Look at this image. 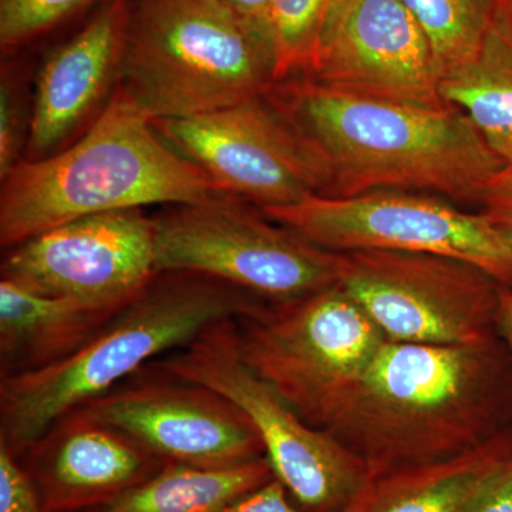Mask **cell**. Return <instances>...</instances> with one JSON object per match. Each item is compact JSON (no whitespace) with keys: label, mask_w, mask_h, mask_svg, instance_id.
Instances as JSON below:
<instances>
[{"label":"cell","mask_w":512,"mask_h":512,"mask_svg":"<svg viewBox=\"0 0 512 512\" xmlns=\"http://www.w3.org/2000/svg\"><path fill=\"white\" fill-rule=\"evenodd\" d=\"M154 127L225 194L264 208L288 207L320 192L315 165L264 94L224 109Z\"/></svg>","instance_id":"cell-11"},{"label":"cell","mask_w":512,"mask_h":512,"mask_svg":"<svg viewBox=\"0 0 512 512\" xmlns=\"http://www.w3.org/2000/svg\"><path fill=\"white\" fill-rule=\"evenodd\" d=\"M157 274L154 217L104 212L6 249L0 276L37 295L126 306Z\"/></svg>","instance_id":"cell-12"},{"label":"cell","mask_w":512,"mask_h":512,"mask_svg":"<svg viewBox=\"0 0 512 512\" xmlns=\"http://www.w3.org/2000/svg\"><path fill=\"white\" fill-rule=\"evenodd\" d=\"M511 427L463 456L370 476L342 512H471L510 443Z\"/></svg>","instance_id":"cell-18"},{"label":"cell","mask_w":512,"mask_h":512,"mask_svg":"<svg viewBox=\"0 0 512 512\" xmlns=\"http://www.w3.org/2000/svg\"><path fill=\"white\" fill-rule=\"evenodd\" d=\"M220 512H301L293 503L285 485L271 478L251 493L242 495Z\"/></svg>","instance_id":"cell-27"},{"label":"cell","mask_w":512,"mask_h":512,"mask_svg":"<svg viewBox=\"0 0 512 512\" xmlns=\"http://www.w3.org/2000/svg\"><path fill=\"white\" fill-rule=\"evenodd\" d=\"M306 77L357 96L444 104L429 40L402 0H332Z\"/></svg>","instance_id":"cell-14"},{"label":"cell","mask_w":512,"mask_h":512,"mask_svg":"<svg viewBox=\"0 0 512 512\" xmlns=\"http://www.w3.org/2000/svg\"><path fill=\"white\" fill-rule=\"evenodd\" d=\"M0 512H46L18 457L0 443Z\"/></svg>","instance_id":"cell-25"},{"label":"cell","mask_w":512,"mask_h":512,"mask_svg":"<svg viewBox=\"0 0 512 512\" xmlns=\"http://www.w3.org/2000/svg\"><path fill=\"white\" fill-rule=\"evenodd\" d=\"M500 332L512 349V291L508 288L501 295Z\"/></svg>","instance_id":"cell-30"},{"label":"cell","mask_w":512,"mask_h":512,"mask_svg":"<svg viewBox=\"0 0 512 512\" xmlns=\"http://www.w3.org/2000/svg\"><path fill=\"white\" fill-rule=\"evenodd\" d=\"M148 369L215 390L237 404L259 434L278 478L301 512H342L369 480L365 461L303 421L242 359L238 320L202 330Z\"/></svg>","instance_id":"cell-6"},{"label":"cell","mask_w":512,"mask_h":512,"mask_svg":"<svg viewBox=\"0 0 512 512\" xmlns=\"http://www.w3.org/2000/svg\"><path fill=\"white\" fill-rule=\"evenodd\" d=\"M18 70L3 67L0 76V180L25 160L32 106Z\"/></svg>","instance_id":"cell-24"},{"label":"cell","mask_w":512,"mask_h":512,"mask_svg":"<svg viewBox=\"0 0 512 512\" xmlns=\"http://www.w3.org/2000/svg\"><path fill=\"white\" fill-rule=\"evenodd\" d=\"M487 212V211H484ZM493 220L495 227L501 232L505 241L511 245L512 248V214H498V212H487Z\"/></svg>","instance_id":"cell-31"},{"label":"cell","mask_w":512,"mask_h":512,"mask_svg":"<svg viewBox=\"0 0 512 512\" xmlns=\"http://www.w3.org/2000/svg\"><path fill=\"white\" fill-rule=\"evenodd\" d=\"M46 512L99 510L165 466L123 431L77 407L18 454Z\"/></svg>","instance_id":"cell-16"},{"label":"cell","mask_w":512,"mask_h":512,"mask_svg":"<svg viewBox=\"0 0 512 512\" xmlns=\"http://www.w3.org/2000/svg\"><path fill=\"white\" fill-rule=\"evenodd\" d=\"M225 194L158 134L119 86L92 127L42 160H23L0 188V244L104 212L188 205Z\"/></svg>","instance_id":"cell-3"},{"label":"cell","mask_w":512,"mask_h":512,"mask_svg":"<svg viewBox=\"0 0 512 512\" xmlns=\"http://www.w3.org/2000/svg\"><path fill=\"white\" fill-rule=\"evenodd\" d=\"M274 477L266 457L229 468L165 464L123 497L90 512H220Z\"/></svg>","instance_id":"cell-20"},{"label":"cell","mask_w":512,"mask_h":512,"mask_svg":"<svg viewBox=\"0 0 512 512\" xmlns=\"http://www.w3.org/2000/svg\"><path fill=\"white\" fill-rule=\"evenodd\" d=\"M157 272L210 276L269 306L339 284L342 254L313 245L255 205L222 195L154 217Z\"/></svg>","instance_id":"cell-7"},{"label":"cell","mask_w":512,"mask_h":512,"mask_svg":"<svg viewBox=\"0 0 512 512\" xmlns=\"http://www.w3.org/2000/svg\"><path fill=\"white\" fill-rule=\"evenodd\" d=\"M386 340L339 284L238 320L242 359L318 430Z\"/></svg>","instance_id":"cell-8"},{"label":"cell","mask_w":512,"mask_h":512,"mask_svg":"<svg viewBox=\"0 0 512 512\" xmlns=\"http://www.w3.org/2000/svg\"><path fill=\"white\" fill-rule=\"evenodd\" d=\"M471 512H512V427L510 443L481 488Z\"/></svg>","instance_id":"cell-26"},{"label":"cell","mask_w":512,"mask_h":512,"mask_svg":"<svg viewBox=\"0 0 512 512\" xmlns=\"http://www.w3.org/2000/svg\"><path fill=\"white\" fill-rule=\"evenodd\" d=\"M500 13L512 22V8H504V6H501Z\"/></svg>","instance_id":"cell-33"},{"label":"cell","mask_w":512,"mask_h":512,"mask_svg":"<svg viewBox=\"0 0 512 512\" xmlns=\"http://www.w3.org/2000/svg\"><path fill=\"white\" fill-rule=\"evenodd\" d=\"M484 211L512 214V167H505L491 181L481 201Z\"/></svg>","instance_id":"cell-29"},{"label":"cell","mask_w":512,"mask_h":512,"mask_svg":"<svg viewBox=\"0 0 512 512\" xmlns=\"http://www.w3.org/2000/svg\"><path fill=\"white\" fill-rule=\"evenodd\" d=\"M501 6H504V8H512V0H503Z\"/></svg>","instance_id":"cell-34"},{"label":"cell","mask_w":512,"mask_h":512,"mask_svg":"<svg viewBox=\"0 0 512 512\" xmlns=\"http://www.w3.org/2000/svg\"><path fill=\"white\" fill-rule=\"evenodd\" d=\"M96 0H0V45L18 49L62 25Z\"/></svg>","instance_id":"cell-23"},{"label":"cell","mask_w":512,"mask_h":512,"mask_svg":"<svg viewBox=\"0 0 512 512\" xmlns=\"http://www.w3.org/2000/svg\"><path fill=\"white\" fill-rule=\"evenodd\" d=\"M339 285L393 342L460 345L501 333L505 286L453 256L346 252Z\"/></svg>","instance_id":"cell-10"},{"label":"cell","mask_w":512,"mask_h":512,"mask_svg":"<svg viewBox=\"0 0 512 512\" xmlns=\"http://www.w3.org/2000/svg\"><path fill=\"white\" fill-rule=\"evenodd\" d=\"M130 0H106L37 73L25 160H42L93 126L120 86Z\"/></svg>","instance_id":"cell-15"},{"label":"cell","mask_w":512,"mask_h":512,"mask_svg":"<svg viewBox=\"0 0 512 512\" xmlns=\"http://www.w3.org/2000/svg\"><path fill=\"white\" fill-rule=\"evenodd\" d=\"M512 423V349L501 333L460 345L386 340L322 431L370 476L470 453Z\"/></svg>","instance_id":"cell-2"},{"label":"cell","mask_w":512,"mask_h":512,"mask_svg":"<svg viewBox=\"0 0 512 512\" xmlns=\"http://www.w3.org/2000/svg\"><path fill=\"white\" fill-rule=\"evenodd\" d=\"M274 82L271 39L221 0H130L120 87L151 120L234 106Z\"/></svg>","instance_id":"cell-5"},{"label":"cell","mask_w":512,"mask_h":512,"mask_svg":"<svg viewBox=\"0 0 512 512\" xmlns=\"http://www.w3.org/2000/svg\"><path fill=\"white\" fill-rule=\"evenodd\" d=\"M249 293L191 272H157L79 352L0 379V443L15 456L59 417L119 386L211 325L261 315Z\"/></svg>","instance_id":"cell-4"},{"label":"cell","mask_w":512,"mask_h":512,"mask_svg":"<svg viewBox=\"0 0 512 512\" xmlns=\"http://www.w3.org/2000/svg\"><path fill=\"white\" fill-rule=\"evenodd\" d=\"M318 171L325 197L377 190L433 192L481 205L505 164L451 104L376 99L330 89L306 76L264 93Z\"/></svg>","instance_id":"cell-1"},{"label":"cell","mask_w":512,"mask_h":512,"mask_svg":"<svg viewBox=\"0 0 512 512\" xmlns=\"http://www.w3.org/2000/svg\"><path fill=\"white\" fill-rule=\"evenodd\" d=\"M80 407L165 464L229 468L265 457L254 424L237 404L148 367Z\"/></svg>","instance_id":"cell-13"},{"label":"cell","mask_w":512,"mask_h":512,"mask_svg":"<svg viewBox=\"0 0 512 512\" xmlns=\"http://www.w3.org/2000/svg\"><path fill=\"white\" fill-rule=\"evenodd\" d=\"M261 211L329 252L453 256L480 266L512 291V248L490 215L461 210L440 195L403 190L353 197L313 194L295 205Z\"/></svg>","instance_id":"cell-9"},{"label":"cell","mask_w":512,"mask_h":512,"mask_svg":"<svg viewBox=\"0 0 512 512\" xmlns=\"http://www.w3.org/2000/svg\"><path fill=\"white\" fill-rule=\"evenodd\" d=\"M332 0H274L271 37L275 82L306 76L312 69L320 30Z\"/></svg>","instance_id":"cell-22"},{"label":"cell","mask_w":512,"mask_h":512,"mask_svg":"<svg viewBox=\"0 0 512 512\" xmlns=\"http://www.w3.org/2000/svg\"><path fill=\"white\" fill-rule=\"evenodd\" d=\"M126 306L37 295L0 279V379L62 362Z\"/></svg>","instance_id":"cell-17"},{"label":"cell","mask_w":512,"mask_h":512,"mask_svg":"<svg viewBox=\"0 0 512 512\" xmlns=\"http://www.w3.org/2000/svg\"><path fill=\"white\" fill-rule=\"evenodd\" d=\"M498 23H500L501 28L504 29V32L507 33L508 36H510V39L512 40V22L510 19L505 18V16L498 15Z\"/></svg>","instance_id":"cell-32"},{"label":"cell","mask_w":512,"mask_h":512,"mask_svg":"<svg viewBox=\"0 0 512 512\" xmlns=\"http://www.w3.org/2000/svg\"><path fill=\"white\" fill-rule=\"evenodd\" d=\"M249 25L271 39V12L274 0H221Z\"/></svg>","instance_id":"cell-28"},{"label":"cell","mask_w":512,"mask_h":512,"mask_svg":"<svg viewBox=\"0 0 512 512\" xmlns=\"http://www.w3.org/2000/svg\"><path fill=\"white\" fill-rule=\"evenodd\" d=\"M439 93L466 114L505 167H512V40L498 20L477 55L441 77Z\"/></svg>","instance_id":"cell-19"},{"label":"cell","mask_w":512,"mask_h":512,"mask_svg":"<svg viewBox=\"0 0 512 512\" xmlns=\"http://www.w3.org/2000/svg\"><path fill=\"white\" fill-rule=\"evenodd\" d=\"M429 40L439 82L477 55L503 0H402Z\"/></svg>","instance_id":"cell-21"}]
</instances>
